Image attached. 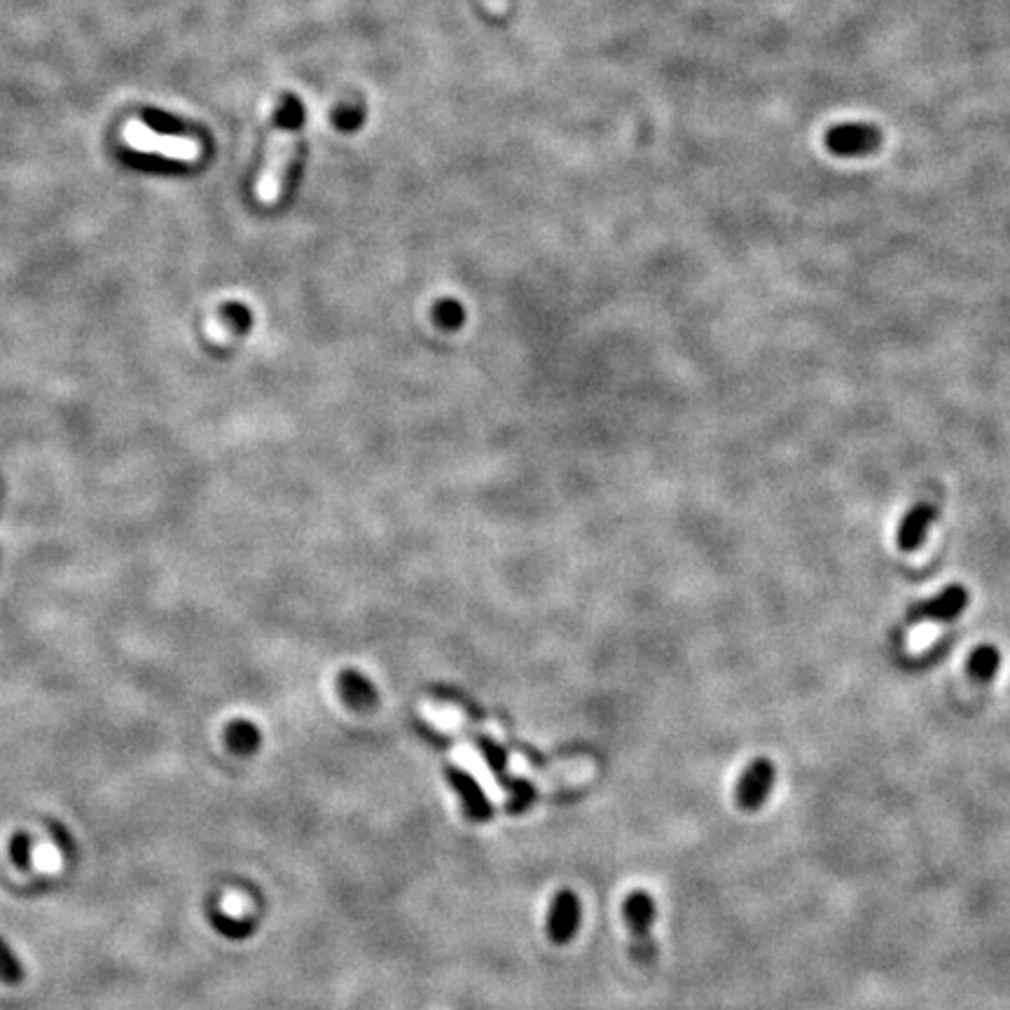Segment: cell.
Returning a JSON list of instances; mask_svg holds the SVG:
<instances>
[{
	"mask_svg": "<svg viewBox=\"0 0 1010 1010\" xmlns=\"http://www.w3.org/2000/svg\"><path fill=\"white\" fill-rule=\"evenodd\" d=\"M622 917H625L629 943H632V959L639 966H653L657 961V940L653 936V924L657 919L655 898L646 889L629 891L622 903Z\"/></svg>",
	"mask_w": 1010,
	"mask_h": 1010,
	"instance_id": "7a4b0ae2",
	"label": "cell"
},
{
	"mask_svg": "<svg viewBox=\"0 0 1010 1010\" xmlns=\"http://www.w3.org/2000/svg\"><path fill=\"white\" fill-rule=\"evenodd\" d=\"M47 828L52 830V835H54V842H57L59 849L64 854H71L73 852V840H71V835H68V830L61 826L59 821H50L47 823Z\"/></svg>",
	"mask_w": 1010,
	"mask_h": 1010,
	"instance_id": "ac0fdd59",
	"label": "cell"
},
{
	"mask_svg": "<svg viewBox=\"0 0 1010 1010\" xmlns=\"http://www.w3.org/2000/svg\"><path fill=\"white\" fill-rule=\"evenodd\" d=\"M774 781H777V767L770 758H756L744 767L742 777L737 781L735 800L737 807L746 814H756L765 807L774 791Z\"/></svg>",
	"mask_w": 1010,
	"mask_h": 1010,
	"instance_id": "5b68a950",
	"label": "cell"
},
{
	"mask_svg": "<svg viewBox=\"0 0 1010 1010\" xmlns=\"http://www.w3.org/2000/svg\"><path fill=\"white\" fill-rule=\"evenodd\" d=\"M363 120H365L363 108L358 106V103H351V101L337 106L335 113H332V124H335L337 129L347 131V134H351V131H356L358 127H361Z\"/></svg>",
	"mask_w": 1010,
	"mask_h": 1010,
	"instance_id": "9a60e30c",
	"label": "cell"
},
{
	"mask_svg": "<svg viewBox=\"0 0 1010 1010\" xmlns=\"http://www.w3.org/2000/svg\"><path fill=\"white\" fill-rule=\"evenodd\" d=\"M882 129L868 122L835 124L826 131V148L835 157H868L882 148Z\"/></svg>",
	"mask_w": 1010,
	"mask_h": 1010,
	"instance_id": "277c9868",
	"label": "cell"
},
{
	"mask_svg": "<svg viewBox=\"0 0 1010 1010\" xmlns=\"http://www.w3.org/2000/svg\"><path fill=\"white\" fill-rule=\"evenodd\" d=\"M31 849H33V837L26 830H19V833L12 835L10 840V856L15 861V866L19 870H29L31 868Z\"/></svg>",
	"mask_w": 1010,
	"mask_h": 1010,
	"instance_id": "2e32d148",
	"label": "cell"
},
{
	"mask_svg": "<svg viewBox=\"0 0 1010 1010\" xmlns=\"http://www.w3.org/2000/svg\"><path fill=\"white\" fill-rule=\"evenodd\" d=\"M122 141L141 152H152L181 162H195L202 157V145L188 136H162L143 122H129L122 131Z\"/></svg>",
	"mask_w": 1010,
	"mask_h": 1010,
	"instance_id": "3957f363",
	"label": "cell"
},
{
	"mask_svg": "<svg viewBox=\"0 0 1010 1010\" xmlns=\"http://www.w3.org/2000/svg\"><path fill=\"white\" fill-rule=\"evenodd\" d=\"M447 781L459 793L463 812H466L470 821L484 823L494 816V805H491L487 793L482 791V786L477 784L473 774L461 770V767H447Z\"/></svg>",
	"mask_w": 1010,
	"mask_h": 1010,
	"instance_id": "ba28073f",
	"label": "cell"
},
{
	"mask_svg": "<svg viewBox=\"0 0 1010 1010\" xmlns=\"http://www.w3.org/2000/svg\"><path fill=\"white\" fill-rule=\"evenodd\" d=\"M435 318H438V323L445 325V328H459V325L463 323L461 304L454 302V300L440 302L438 307H435Z\"/></svg>",
	"mask_w": 1010,
	"mask_h": 1010,
	"instance_id": "e0dca14e",
	"label": "cell"
},
{
	"mask_svg": "<svg viewBox=\"0 0 1010 1010\" xmlns=\"http://www.w3.org/2000/svg\"><path fill=\"white\" fill-rule=\"evenodd\" d=\"M938 517V508L933 503H915L905 513L898 527V548L903 552H915L924 545V538L929 534L933 520Z\"/></svg>",
	"mask_w": 1010,
	"mask_h": 1010,
	"instance_id": "9c48e42d",
	"label": "cell"
},
{
	"mask_svg": "<svg viewBox=\"0 0 1010 1010\" xmlns=\"http://www.w3.org/2000/svg\"><path fill=\"white\" fill-rule=\"evenodd\" d=\"M583 922V905L576 891L559 889L548 912V938L555 945H569Z\"/></svg>",
	"mask_w": 1010,
	"mask_h": 1010,
	"instance_id": "8992f818",
	"label": "cell"
},
{
	"mask_svg": "<svg viewBox=\"0 0 1010 1010\" xmlns=\"http://www.w3.org/2000/svg\"><path fill=\"white\" fill-rule=\"evenodd\" d=\"M227 746L239 756H253L260 746V732L253 723L248 721H234L230 723V728L225 732Z\"/></svg>",
	"mask_w": 1010,
	"mask_h": 1010,
	"instance_id": "7c38bea8",
	"label": "cell"
},
{
	"mask_svg": "<svg viewBox=\"0 0 1010 1010\" xmlns=\"http://www.w3.org/2000/svg\"><path fill=\"white\" fill-rule=\"evenodd\" d=\"M302 120V103L293 94L283 96L279 113H276L272 141H269L267 148V159L262 164L258 181H255V197L262 204H274L283 195V190H286L288 171L295 159V145L297 136H300Z\"/></svg>",
	"mask_w": 1010,
	"mask_h": 1010,
	"instance_id": "6da1fadb",
	"label": "cell"
},
{
	"mask_svg": "<svg viewBox=\"0 0 1010 1010\" xmlns=\"http://www.w3.org/2000/svg\"><path fill=\"white\" fill-rule=\"evenodd\" d=\"M501 3H508V0H501Z\"/></svg>",
	"mask_w": 1010,
	"mask_h": 1010,
	"instance_id": "d6986e66",
	"label": "cell"
},
{
	"mask_svg": "<svg viewBox=\"0 0 1010 1010\" xmlns=\"http://www.w3.org/2000/svg\"><path fill=\"white\" fill-rule=\"evenodd\" d=\"M968 601L971 597H968L966 587L950 585L936 597L912 606L908 611V622L910 625H915V622H950L966 611Z\"/></svg>",
	"mask_w": 1010,
	"mask_h": 1010,
	"instance_id": "52a82bcc",
	"label": "cell"
},
{
	"mask_svg": "<svg viewBox=\"0 0 1010 1010\" xmlns=\"http://www.w3.org/2000/svg\"><path fill=\"white\" fill-rule=\"evenodd\" d=\"M1001 667V653L996 646H978L968 657V674L978 686H987L996 679V671Z\"/></svg>",
	"mask_w": 1010,
	"mask_h": 1010,
	"instance_id": "30bf717a",
	"label": "cell"
},
{
	"mask_svg": "<svg viewBox=\"0 0 1010 1010\" xmlns=\"http://www.w3.org/2000/svg\"><path fill=\"white\" fill-rule=\"evenodd\" d=\"M209 922H211L213 929L220 933V936H225L230 940H244L248 936H253V931H255V919L227 915V912L218 905V901L209 903Z\"/></svg>",
	"mask_w": 1010,
	"mask_h": 1010,
	"instance_id": "8fae6325",
	"label": "cell"
},
{
	"mask_svg": "<svg viewBox=\"0 0 1010 1010\" xmlns=\"http://www.w3.org/2000/svg\"><path fill=\"white\" fill-rule=\"evenodd\" d=\"M24 975L26 971L22 959H19L15 950L8 945V940L0 938V982L15 987L24 980Z\"/></svg>",
	"mask_w": 1010,
	"mask_h": 1010,
	"instance_id": "5bb4252c",
	"label": "cell"
},
{
	"mask_svg": "<svg viewBox=\"0 0 1010 1010\" xmlns=\"http://www.w3.org/2000/svg\"><path fill=\"white\" fill-rule=\"evenodd\" d=\"M342 695H344V700H347L351 707H356V709H365L375 702V690H372L370 683L358 674L344 676Z\"/></svg>",
	"mask_w": 1010,
	"mask_h": 1010,
	"instance_id": "4fadbf2b",
	"label": "cell"
}]
</instances>
